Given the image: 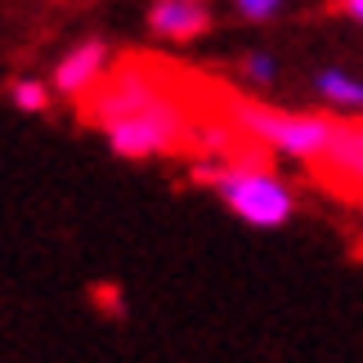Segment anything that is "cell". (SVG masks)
I'll use <instances>...</instances> for the list:
<instances>
[{"mask_svg": "<svg viewBox=\"0 0 363 363\" xmlns=\"http://www.w3.org/2000/svg\"><path fill=\"white\" fill-rule=\"evenodd\" d=\"M104 67H108V50L99 45V40H90V45L72 50V54L59 63V72H54V90L67 94V99H77L81 90H90L94 81L104 77Z\"/></svg>", "mask_w": 363, "mask_h": 363, "instance_id": "obj_5", "label": "cell"}, {"mask_svg": "<svg viewBox=\"0 0 363 363\" xmlns=\"http://www.w3.org/2000/svg\"><path fill=\"white\" fill-rule=\"evenodd\" d=\"M242 67H247V72H251V77H269V63H264V59H247Z\"/></svg>", "mask_w": 363, "mask_h": 363, "instance_id": "obj_11", "label": "cell"}, {"mask_svg": "<svg viewBox=\"0 0 363 363\" xmlns=\"http://www.w3.org/2000/svg\"><path fill=\"white\" fill-rule=\"evenodd\" d=\"M332 9H337V13H350V18L363 23V0H332Z\"/></svg>", "mask_w": 363, "mask_h": 363, "instance_id": "obj_10", "label": "cell"}, {"mask_svg": "<svg viewBox=\"0 0 363 363\" xmlns=\"http://www.w3.org/2000/svg\"><path fill=\"white\" fill-rule=\"evenodd\" d=\"M350 125H354V135H359V144H363V117H359V121H350Z\"/></svg>", "mask_w": 363, "mask_h": 363, "instance_id": "obj_12", "label": "cell"}, {"mask_svg": "<svg viewBox=\"0 0 363 363\" xmlns=\"http://www.w3.org/2000/svg\"><path fill=\"white\" fill-rule=\"evenodd\" d=\"M193 77L198 72L179 67L175 59H162V54H121L113 67H104V77L90 90L77 94V117L108 130L113 121L139 113L144 104L193 86Z\"/></svg>", "mask_w": 363, "mask_h": 363, "instance_id": "obj_1", "label": "cell"}, {"mask_svg": "<svg viewBox=\"0 0 363 363\" xmlns=\"http://www.w3.org/2000/svg\"><path fill=\"white\" fill-rule=\"evenodd\" d=\"M233 5H238L242 18H269V13L278 9V0H233Z\"/></svg>", "mask_w": 363, "mask_h": 363, "instance_id": "obj_8", "label": "cell"}, {"mask_svg": "<svg viewBox=\"0 0 363 363\" xmlns=\"http://www.w3.org/2000/svg\"><path fill=\"white\" fill-rule=\"evenodd\" d=\"M318 86H323V94L337 108H359L363 104V86H359V81H350V77H341V72H328Z\"/></svg>", "mask_w": 363, "mask_h": 363, "instance_id": "obj_6", "label": "cell"}, {"mask_svg": "<svg viewBox=\"0 0 363 363\" xmlns=\"http://www.w3.org/2000/svg\"><path fill=\"white\" fill-rule=\"evenodd\" d=\"M13 104H18L23 113H40V108L50 104V90L36 86V81H18V86H13Z\"/></svg>", "mask_w": 363, "mask_h": 363, "instance_id": "obj_7", "label": "cell"}, {"mask_svg": "<svg viewBox=\"0 0 363 363\" xmlns=\"http://www.w3.org/2000/svg\"><path fill=\"white\" fill-rule=\"evenodd\" d=\"M220 104H225V113L238 125H247L256 139H264V144L278 148V152H291V157H301V162H310L332 139V130H337V117H291V113L269 108V104L247 99V94L229 90V86H220Z\"/></svg>", "mask_w": 363, "mask_h": 363, "instance_id": "obj_2", "label": "cell"}, {"mask_svg": "<svg viewBox=\"0 0 363 363\" xmlns=\"http://www.w3.org/2000/svg\"><path fill=\"white\" fill-rule=\"evenodd\" d=\"M94 301H99L104 310H113V314L121 310V291H117V287H108V283H104V287H94Z\"/></svg>", "mask_w": 363, "mask_h": 363, "instance_id": "obj_9", "label": "cell"}, {"mask_svg": "<svg viewBox=\"0 0 363 363\" xmlns=\"http://www.w3.org/2000/svg\"><path fill=\"white\" fill-rule=\"evenodd\" d=\"M148 27L166 40H193L211 32V13H206L202 0H157L148 13Z\"/></svg>", "mask_w": 363, "mask_h": 363, "instance_id": "obj_4", "label": "cell"}, {"mask_svg": "<svg viewBox=\"0 0 363 363\" xmlns=\"http://www.w3.org/2000/svg\"><path fill=\"white\" fill-rule=\"evenodd\" d=\"M198 179L220 189V198L229 202L233 216H242L247 225L274 229L291 216V193L274 179V171H242V166H198Z\"/></svg>", "mask_w": 363, "mask_h": 363, "instance_id": "obj_3", "label": "cell"}]
</instances>
